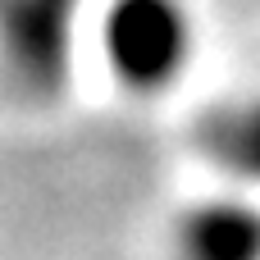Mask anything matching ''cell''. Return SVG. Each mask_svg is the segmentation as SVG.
Returning a JSON list of instances; mask_svg holds the SVG:
<instances>
[{
	"label": "cell",
	"instance_id": "1",
	"mask_svg": "<svg viewBox=\"0 0 260 260\" xmlns=\"http://www.w3.org/2000/svg\"><path fill=\"white\" fill-rule=\"evenodd\" d=\"M192 23L178 0H114L105 23V55L133 87H165L187 59Z\"/></svg>",
	"mask_w": 260,
	"mask_h": 260
},
{
	"label": "cell",
	"instance_id": "2",
	"mask_svg": "<svg viewBox=\"0 0 260 260\" xmlns=\"http://www.w3.org/2000/svg\"><path fill=\"white\" fill-rule=\"evenodd\" d=\"M260 229L242 210H206L183 229V260H256Z\"/></svg>",
	"mask_w": 260,
	"mask_h": 260
}]
</instances>
